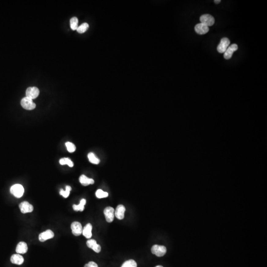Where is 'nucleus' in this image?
I'll return each instance as SVG.
<instances>
[{
    "mask_svg": "<svg viewBox=\"0 0 267 267\" xmlns=\"http://www.w3.org/2000/svg\"><path fill=\"white\" fill-rule=\"evenodd\" d=\"M89 25L87 23H83L80 26H78L77 29L76 30L79 33L82 34L85 32L89 28Z\"/></svg>",
    "mask_w": 267,
    "mask_h": 267,
    "instance_id": "nucleus-23",
    "label": "nucleus"
},
{
    "mask_svg": "<svg viewBox=\"0 0 267 267\" xmlns=\"http://www.w3.org/2000/svg\"><path fill=\"white\" fill-rule=\"evenodd\" d=\"M88 159H89V161L91 163H92L93 164H98L100 162V160L99 159L96 157V155H95L92 152L89 153L88 155Z\"/></svg>",
    "mask_w": 267,
    "mask_h": 267,
    "instance_id": "nucleus-20",
    "label": "nucleus"
},
{
    "mask_svg": "<svg viewBox=\"0 0 267 267\" xmlns=\"http://www.w3.org/2000/svg\"><path fill=\"white\" fill-rule=\"evenodd\" d=\"M54 233L50 230H46L39 235V239L41 242H44L54 237Z\"/></svg>",
    "mask_w": 267,
    "mask_h": 267,
    "instance_id": "nucleus-10",
    "label": "nucleus"
},
{
    "mask_svg": "<svg viewBox=\"0 0 267 267\" xmlns=\"http://www.w3.org/2000/svg\"><path fill=\"white\" fill-rule=\"evenodd\" d=\"M166 248L162 245H154L151 248V252L158 257H162L166 253Z\"/></svg>",
    "mask_w": 267,
    "mask_h": 267,
    "instance_id": "nucleus-3",
    "label": "nucleus"
},
{
    "mask_svg": "<svg viewBox=\"0 0 267 267\" xmlns=\"http://www.w3.org/2000/svg\"><path fill=\"white\" fill-rule=\"evenodd\" d=\"M104 214H105L106 219L107 222L111 223L113 221L114 216H115V210L111 207H107L104 210Z\"/></svg>",
    "mask_w": 267,
    "mask_h": 267,
    "instance_id": "nucleus-6",
    "label": "nucleus"
},
{
    "mask_svg": "<svg viewBox=\"0 0 267 267\" xmlns=\"http://www.w3.org/2000/svg\"><path fill=\"white\" fill-rule=\"evenodd\" d=\"M28 251V247L26 243L21 241L18 243L16 247V252L18 254H24Z\"/></svg>",
    "mask_w": 267,
    "mask_h": 267,
    "instance_id": "nucleus-15",
    "label": "nucleus"
},
{
    "mask_svg": "<svg viewBox=\"0 0 267 267\" xmlns=\"http://www.w3.org/2000/svg\"><path fill=\"white\" fill-rule=\"evenodd\" d=\"M96 195L98 198H106L109 196V194L107 192L103 191L102 190L99 189L97 190L96 191Z\"/></svg>",
    "mask_w": 267,
    "mask_h": 267,
    "instance_id": "nucleus-26",
    "label": "nucleus"
},
{
    "mask_svg": "<svg viewBox=\"0 0 267 267\" xmlns=\"http://www.w3.org/2000/svg\"><path fill=\"white\" fill-rule=\"evenodd\" d=\"M125 207L124 205H119L115 211V216L119 220H122L124 218V213L125 212Z\"/></svg>",
    "mask_w": 267,
    "mask_h": 267,
    "instance_id": "nucleus-14",
    "label": "nucleus"
},
{
    "mask_svg": "<svg viewBox=\"0 0 267 267\" xmlns=\"http://www.w3.org/2000/svg\"><path fill=\"white\" fill-rule=\"evenodd\" d=\"M21 106L25 109L31 110L34 109L36 107V104L33 102V99L29 98L28 97H25L23 98L21 101Z\"/></svg>",
    "mask_w": 267,
    "mask_h": 267,
    "instance_id": "nucleus-2",
    "label": "nucleus"
},
{
    "mask_svg": "<svg viewBox=\"0 0 267 267\" xmlns=\"http://www.w3.org/2000/svg\"><path fill=\"white\" fill-rule=\"evenodd\" d=\"M20 211L23 214L30 213L33 211L34 208L32 205L30 204L27 201H23L19 205Z\"/></svg>",
    "mask_w": 267,
    "mask_h": 267,
    "instance_id": "nucleus-9",
    "label": "nucleus"
},
{
    "mask_svg": "<svg viewBox=\"0 0 267 267\" xmlns=\"http://www.w3.org/2000/svg\"><path fill=\"white\" fill-rule=\"evenodd\" d=\"M195 31L197 33L200 35H203L208 32L209 27L203 24L202 23H198L195 26Z\"/></svg>",
    "mask_w": 267,
    "mask_h": 267,
    "instance_id": "nucleus-12",
    "label": "nucleus"
},
{
    "mask_svg": "<svg viewBox=\"0 0 267 267\" xmlns=\"http://www.w3.org/2000/svg\"><path fill=\"white\" fill-rule=\"evenodd\" d=\"M84 267H98V265L95 262L91 261L85 265Z\"/></svg>",
    "mask_w": 267,
    "mask_h": 267,
    "instance_id": "nucleus-28",
    "label": "nucleus"
},
{
    "mask_svg": "<svg viewBox=\"0 0 267 267\" xmlns=\"http://www.w3.org/2000/svg\"><path fill=\"white\" fill-rule=\"evenodd\" d=\"M65 146L67 147V150L69 152L72 153V152H74L76 150V146L75 145H74L73 143L70 142H67L65 143Z\"/></svg>",
    "mask_w": 267,
    "mask_h": 267,
    "instance_id": "nucleus-27",
    "label": "nucleus"
},
{
    "mask_svg": "<svg viewBox=\"0 0 267 267\" xmlns=\"http://www.w3.org/2000/svg\"><path fill=\"white\" fill-rule=\"evenodd\" d=\"M200 21L201 23L208 27L212 26L215 23L214 18L209 14L202 15L200 17Z\"/></svg>",
    "mask_w": 267,
    "mask_h": 267,
    "instance_id": "nucleus-4",
    "label": "nucleus"
},
{
    "mask_svg": "<svg viewBox=\"0 0 267 267\" xmlns=\"http://www.w3.org/2000/svg\"><path fill=\"white\" fill-rule=\"evenodd\" d=\"M230 44V41L227 38H223L221 39L220 43L217 46V50L219 53L223 54L226 52Z\"/></svg>",
    "mask_w": 267,
    "mask_h": 267,
    "instance_id": "nucleus-5",
    "label": "nucleus"
},
{
    "mask_svg": "<svg viewBox=\"0 0 267 267\" xmlns=\"http://www.w3.org/2000/svg\"><path fill=\"white\" fill-rule=\"evenodd\" d=\"M10 193L17 198H20L23 196L24 189L23 186L20 184H16L12 186L10 189Z\"/></svg>",
    "mask_w": 267,
    "mask_h": 267,
    "instance_id": "nucleus-1",
    "label": "nucleus"
},
{
    "mask_svg": "<svg viewBox=\"0 0 267 267\" xmlns=\"http://www.w3.org/2000/svg\"><path fill=\"white\" fill-rule=\"evenodd\" d=\"M59 163L62 165L67 164L70 167H72L74 165L73 163L69 158H62L61 159L59 160Z\"/></svg>",
    "mask_w": 267,
    "mask_h": 267,
    "instance_id": "nucleus-22",
    "label": "nucleus"
},
{
    "mask_svg": "<svg viewBox=\"0 0 267 267\" xmlns=\"http://www.w3.org/2000/svg\"><path fill=\"white\" fill-rule=\"evenodd\" d=\"M238 46L235 44H232L228 46L226 52H224V57L226 59H229L232 57L233 53L237 50Z\"/></svg>",
    "mask_w": 267,
    "mask_h": 267,
    "instance_id": "nucleus-11",
    "label": "nucleus"
},
{
    "mask_svg": "<svg viewBox=\"0 0 267 267\" xmlns=\"http://www.w3.org/2000/svg\"><path fill=\"white\" fill-rule=\"evenodd\" d=\"M221 2V0H215L214 3H215V4H219Z\"/></svg>",
    "mask_w": 267,
    "mask_h": 267,
    "instance_id": "nucleus-29",
    "label": "nucleus"
},
{
    "mask_svg": "<svg viewBox=\"0 0 267 267\" xmlns=\"http://www.w3.org/2000/svg\"><path fill=\"white\" fill-rule=\"evenodd\" d=\"M87 245L88 247L93 249L97 253H99L101 251V247L99 244H97V241L94 239H90L87 241Z\"/></svg>",
    "mask_w": 267,
    "mask_h": 267,
    "instance_id": "nucleus-13",
    "label": "nucleus"
},
{
    "mask_svg": "<svg viewBox=\"0 0 267 267\" xmlns=\"http://www.w3.org/2000/svg\"><path fill=\"white\" fill-rule=\"evenodd\" d=\"M40 91L36 87H29L26 90V97L32 99H35L38 97Z\"/></svg>",
    "mask_w": 267,
    "mask_h": 267,
    "instance_id": "nucleus-7",
    "label": "nucleus"
},
{
    "mask_svg": "<svg viewBox=\"0 0 267 267\" xmlns=\"http://www.w3.org/2000/svg\"><path fill=\"white\" fill-rule=\"evenodd\" d=\"M71 228L72 234L75 236H79L82 234V226L79 222H73L71 224Z\"/></svg>",
    "mask_w": 267,
    "mask_h": 267,
    "instance_id": "nucleus-8",
    "label": "nucleus"
},
{
    "mask_svg": "<svg viewBox=\"0 0 267 267\" xmlns=\"http://www.w3.org/2000/svg\"><path fill=\"white\" fill-rule=\"evenodd\" d=\"M10 261L14 264L20 265L24 262V258L20 254H13L10 258Z\"/></svg>",
    "mask_w": 267,
    "mask_h": 267,
    "instance_id": "nucleus-17",
    "label": "nucleus"
},
{
    "mask_svg": "<svg viewBox=\"0 0 267 267\" xmlns=\"http://www.w3.org/2000/svg\"><path fill=\"white\" fill-rule=\"evenodd\" d=\"M70 27L72 30H76L78 27V20L76 17H73L70 20Z\"/></svg>",
    "mask_w": 267,
    "mask_h": 267,
    "instance_id": "nucleus-21",
    "label": "nucleus"
},
{
    "mask_svg": "<svg viewBox=\"0 0 267 267\" xmlns=\"http://www.w3.org/2000/svg\"><path fill=\"white\" fill-rule=\"evenodd\" d=\"M71 187L70 186H67L66 187L65 191H63V189H61L59 194L65 198H67L69 195L70 191H71Z\"/></svg>",
    "mask_w": 267,
    "mask_h": 267,
    "instance_id": "nucleus-25",
    "label": "nucleus"
},
{
    "mask_svg": "<svg viewBox=\"0 0 267 267\" xmlns=\"http://www.w3.org/2000/svg\"><path fill=\"white\" fill-rule=\"evenodd\" d=\"M86 203V200L85 199H82L80 201V203L78 205L74 204L73 205V208L75 211H83L84 210V206Z\"/></svg>",
    "mask_w": 267,
    "mask_h": 267,
    "instance_id": "nucleus-19",
    "label": "nucleus"
},
{
    "mask_svg": "<svg viewBox=\"0 0 267 267\" xmlns=\"http://www.w3.org/2000/svg\"><path fill=\"white\" fill-rule=\"evenodd\" d=\"M79 181H80V183L84 186L92 185V184H94L95 183L94 180L88 178L84 175H82L80 176V178H79Z\"/></svg>",
    "mask_w": 267,
    "mask_h": 267,
    "instance_id": "nucleus-18",
    "label": "nucleus"
},
{
    "mask_svg": "<svg viewBox=\"0 0 267 267\" xmlns=\"http://www.w3.org/2000/svg\"><path fill=\"white\" fill-rule=\"evenodd\" d=\"M92 224L90 223L87 224L83 228V235L87 239H90L92 236Z\"/></svg>",
    "mask_w": 267,
    "mask_h": 267,
    "instance_id": "nucleus-16",
    "label": "nucleus"
},
{
    "mask_svg": "<svg viewBox=\"0 0 267 267\" xmlns=\"http://www.w3.org/2000/svg\"><path fill=\"white\" fill-rule=\"evenodd\" d=\"M137 263L133 260L127 261L123 264L121 267H137Z\"/></svg>",
    "mask_w": 267,
    "mask_h": 267,
    "instance_id": "nucleus-24",
    "label": "nucleus"
},
{
    "mask_svg": "<svg viewBox=\"0 0 267 267\" xmlns=\"http://www.w3.org/2000/svg\"><path fill=\"white\" fill-rule=\"evenodd\" d=\"M162 267V266H160V265H159V266H156V267Z\"/></svg>",
    "mask_w": 267,
    "mask_h": 267,
    "instance_id": "nucleus-30",
    "label": "nucleus"
}]
</instances>
